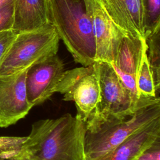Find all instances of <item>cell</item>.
Listing matches in <instances>:
<instances>
[{
  "mask_svg": "<svg viewBox=\"0 0 160 160\" xmlns=\"http://www.w3.org/2000/svg\"><path fill=\"white\" fill-rule=\"evenodd\" d=\"M86 124L77 115L34 122L16 160H86Z\"/></svg>",
  "mask_w": 160,
  "mask_h": 160,
  "instance_id": "obj_1",
  "label": "cell"
},
{
  "mask_svg": "<svg viewBox=\"0 0 160 160\" xmlns=\"http://www.w3.org/2000/svg\"><path fill=\"white\" fill-rule=\"evenodd\" d=\"M49 23L55 28L74 60L92 65L96 46L91 20L83 0H47Z\"/></svg>",
  "mask_w": 160,
  "mask_h": 160,
  "instance_id": "obj_2",
  "label": "cell"
},
{
  "mask_svg": "<svg viewBox=\"0 0 160 160\" xmlns=\"http://www.w3.org/2000/svg\"><path fill=\"white\" fill-rule=\"evenodd\" d=\"M160 117V101L143 107L124 119H112L87 129L84 138L86 160H98L137 130Z\"/></svg>",
  "mask_w": 160,
  "mask_h": 160,
  "instance_id": "obj_3",
  "label": "cell"
},
{
  "mask_svg": "<svg viewBox=\"0 0 160 160\" xmlns=\"http://www.w3.org/2000/svg\"><path fill=\"white\" fill-rule=\"evenodd\" d=\"M59 37L51 24L18 34L0 62V76L11 75L57 54Z\"/></svg>",
  "mask_w": 160,
  "mask_h": 160,
  "instance_id": "obj_4",
  "label": "cell"
},
{
  "mask_svg": "<svg viewBox=\"0 0 160 160\" xmlns=\"http://www.w3.org/2000/svg\"><path fill=\"white\" fill-rule=\"evenodd\" d=\"M92 66L99 81L100 96L95 111L86 122L87 129L109 119H124L137 111L129 91L112 65L95 61Z\"/></svg>",
  "mask_w": 160,
  "mask_h": 160,
  "instance_id": "obj_5",
  "label": "cell"
},
{
  "mask_svg": "<svg viewBox=\"0 0 160 160\" xmlns=\"http://www.w3.org/2000/svg\"><path fill=\"white\" fill-rule=\"evenodd\" d=\"M63 95V100L74 102L76 115L86 122L99 101L100 89L93 66H82L65 71L54 93Z\"/></svg>",
  "mask_w": 160,
  "mask_h": 160,
  "instance_id": "obj_6",
  "label": "cell"
},
{
  "mask_svg": "<svg viewBox=\"0 0 160 160\" xmlns=\"http://www.w3.org/2000/svg\"><path fill=\"white\" fill-rule=\"evenodd\" d=\"M91 20L96 46L95 61L113 64L119 46L127 34L113 21L102 0H83Z\"/></svg>",
  "mask_w": 160,
  "mask_h": 160,
  "instance_id": "obj_7",
  "label": "cell"
},
{
  "mask_svg": "<svg viewBox=\"0 0 160 160\" xmlns=\"http://www.w3.org/2000/svg\"><path fill=\"white\" fill-rule=\"evenodd\" d=\"M28 69L0 76V128H7L24 118L32 108L26 88Z\"/></svg>",
  "mask_w": 160,
  "mask_h": 160,
  "instance_id": "obj_8",
  "label": "cell"
},
{
  "mask_svg": "<svg viewBox=\"0 0 160 160\" xmlns=\"http://www.w3.org/2000/svg\"><path fill=\"white\" fill-rule=\"evenodd\" d=\"M64 71V63L57 54L28 69L26 88L28 101L32 107L43 103L54 94Z\"/></svg>",
  "mask_w": 160,
  "mask_h": 160,
  "instance_id": "obj_9",
  "label": "cell"
},
{
  "mask_svg": "<svg viewBox=\"0 0 160 160\" xmlns=\"http://www.w3.org/2000/svg\"><path fill=\"white\" fill-rule=\"evenodd\" d=\"M158 139H160V117L133 132L98 160H136Z\"/></svg>",
  "mask_w": 160,
  "mask_h": 160,
  "instance_id": "obj_10",
  "label": "cell"
},
{
  "mask_svg": "<svg viewBox=\"0 0 160 160\" xmlns=\"http://www.w3.org/2000/svg\"><path fill=\"white\" fill-rule=\"evenodd\" d=\"M113 21L129 35L145 38L141 0H102Z\"/></svg>",
  "mask_w": 160,
  "mask_h": 160,
  "instance_id": "obj_11",
  "label": "cell"
},
{
  "mask_svg": "<svg viewBox=\"0 0 160 160\" xmlns=\"http://www.w3.org/2000/svg\"><path fill=\"white\" fill-rule=\"evenodd\" d=\"M50 24L47 0H14L12 30L18 34Z\"/></svg>",
  "mask_w": 160,
  "mask_h": 160,
  "instance_id": "obj_12",
  "label": "cell"
},
{
  "mask_svg": "<svg viewBox=\"0 0 160 160\" xmlns=\"http://www.w3.org/2000/svg\"><path fill=\"white\" fill-rule=\"evenodd\" d=\"M146 52L147 44L145 38L127 34L122 38L115 61L111 64L122 72L136 77Z\"/></svg>",
  "mask_w": 160,
  "mask_h": 160,
  "instance_id": "obj_13",
  "label": "cell"
},
{
  "mask_svg": "<svg viewBox=\"0 0 160 160\" xmlns=\"http://www.w3.org/2000/svg\"><path fill=\"white\" fill-rule=\"evenodd\" d=\"M160 26L145 38L147 44V56L152 74L156 91L158 93L160 86Z\"/></svg>",
  "mask_w": 160,
  "mask_h": 160,
  "instance_id": "obj_14",
  "label": "cell"
},
{
  "mask_svg": "<svg viewBox=\"0 0 160 160\" xmlns=\"http://www.w3.org/2000/svg\"><path fill=\"white\" fill-rule=\"evenodd\" d=\"M136 82L140 94L147 98H157L152 74L148 59L147 52L144 54L136 76Z\"/></svg>",
  "mask_w": 160,
  "mask_h": 160,
  "instance_id": "obj_15",
  "label": "cell"
},
{
  "mask_svg": "<svg viewBox=\"0 0 160 160\" xmlns=\"http://www.w3.org/2000/svg\"><path fill=\"white\" fill-rule=\"evenodd\" d=\"M145 38L160 26V0H141Z\"/></svg>",
  "mask_w": 160,
  "mask_h": 160,
  "instance_id": "obj_16",
  "label": "cell"
},
{
  "mask_svg": "<svg viewBox=\"0 0 160 160\" xmlns=\"http://www.w3.org/2000/svg\"><path fill=\"white\" fill-rule=\"evenodd\" d=\"M28 136H0V160H16Z\"/></svg>",
  "mask_w": 160,
  "mask_h": 160,
  "instance_id": "obj_17",
  "label": "cell"
},
{
  "mask_svg": "<svg viewBox=\"0 0 160 160\" xmlns=\"http://www.w3.org/2000/svg\"><path fill=\"white\" fill-rule=\"evenodd\" d=\"M14 24V0L0 3V32L12 29Z\"/></svg>",
  "mask_w": 160,
  "mask_h": 160,
  "instance_id": "obj_18",
  "label": "cell"
},
{
  "mask_svg": "<svg viewBox=\"0 0 160 160\" xmlns=\"http://www.w3.org/2000/svg\"><path fill=\"white\" fill-rule=\"evenodd\" d=\"M18 33L12 29L0 32V62L12 44Z\"/></svg>",
  "mask_w": 160,
  "mask_h": 160,
  "instance_id": "obj_19",
  "label": "cell"
},
{
  "mask_svg": "<svg viewBox=\"0 0 160 160\" xmlns=\"http://www.w3.org/2000/svg\"><path fill=\"white\" fill-rule=\"evenodd\" d=\"M136 160H160V139L145 149Z\"/></svg>",
  "mask_w": 160,
  "mask_h": 160,
  "instance_id": "obj_20",
  "label": "cell"
},
{
  "mask_svg": "<svg viewBox=\"0 0 160 160\" xmlns=\"http://www.w3.org/2000/svg\"><path fill=\"white\" fill-rule=\"evenodd\" d=\"M3 1H4V0H0V3H1Z\"/></svg>",
  "mask_w": 160,
  "mask_h": 160,
  "instance_id": "obj_21",
  "label": "cell"
}]
</instances>
